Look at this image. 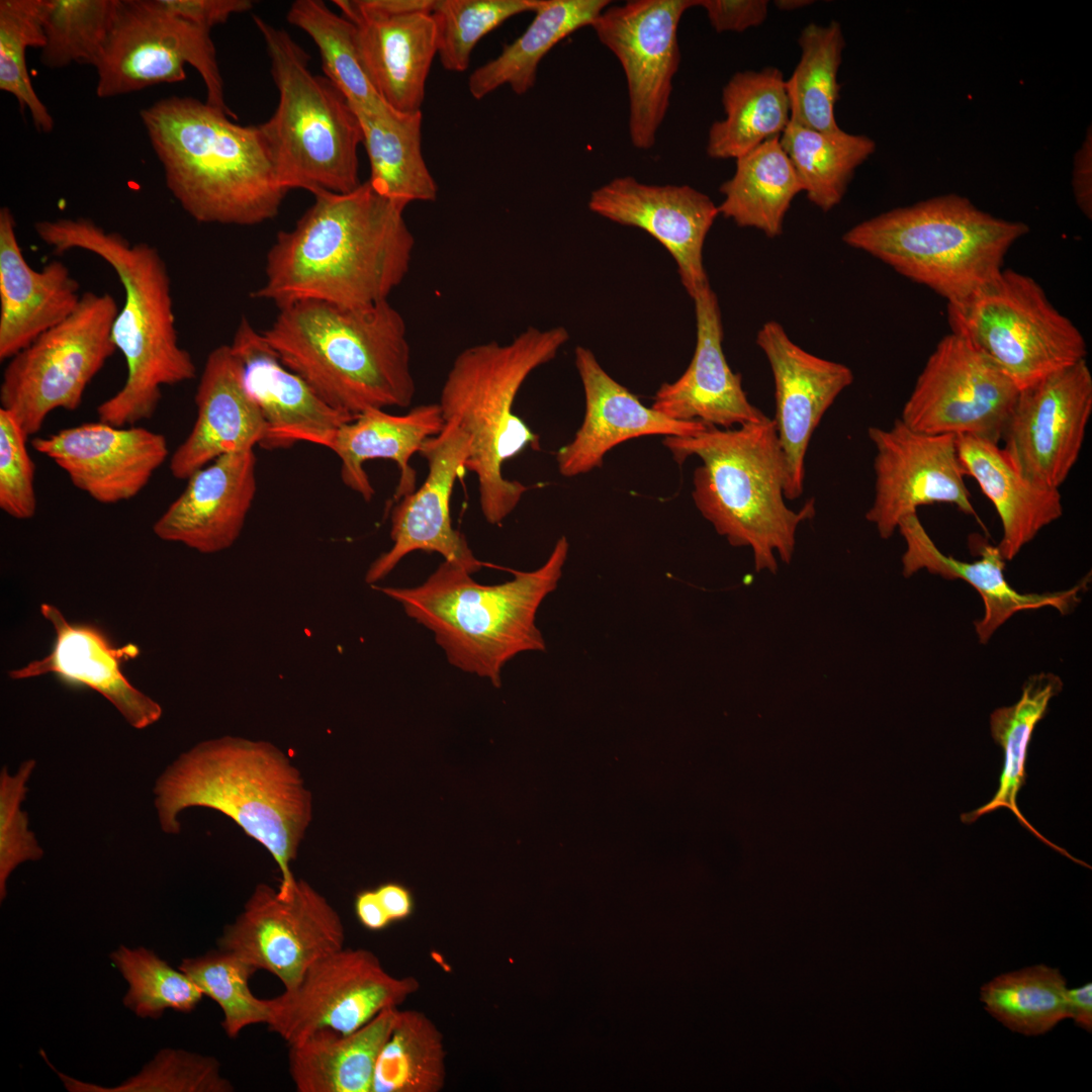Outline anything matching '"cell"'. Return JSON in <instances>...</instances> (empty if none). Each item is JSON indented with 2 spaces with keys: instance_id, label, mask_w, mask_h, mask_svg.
Wrapping results in <instances>:
<instances>
[{
  "instance_id": "38",
  "label": "cell",
  "mask_w": 1092,
  "mask_h": 1092,
  "mask_svg": "<svg viewBox=\"0 0 1092 1092\" xmlns=\"http://www.w3.org/2000/svg\"><path fill=\"white\" fill-rule=\"evenodd\" d=\"M1063 686L1061 677L1054 672L1032 674L1024 681L1020 699L1015 704L1000 707L991 713V736L1004 753L999 786L988 803L974 811L963 813L961 820L965 824H971L986 814L1006 808L1013 813L1022 827L1045 845L1074 862L1090 868L1042 836L1025 819L1017 806L1018 793L1026 781L1025 764L1034 728L1046 715L1051 700L1062 692Z\"/></svg>"
},
{
  "instance_id": "13",
  "label": "cell",
  "mask_w": 1092,
  "mask_h": 1092,
  "mask_svg": "<svg viewBox=\"0 0 1092 1092\" xmlns=\"http://www.w3.org/2000/svg\"><path fill=\"white\" fill-rule=\"evenodd\" d=\"M185 65L200 75L206 101L233 118L226 105L210 29L179 18L156 0H119L107 40L94 68L96 95L110 98L186 79Z\"/></svg>"
},
{
  "instance_id": "26",
  "label": "cell",
  "mask_w": 1092,
  "mask_h": 1092,
  "mask_svg": "<svg viewBox=\"0 0 1092 1092\" xmlns=\"http://www.w3.org/2000/svg\"><path fill=\"white\" fill-rule=\"evenodd\" d=\"M692 299L697 329L693 358L681 376L660 385L651 408L671 420L721 429L762 422L767 417L749 401L741 375L726 360L721 309L710 283Z\"/></svg>"
},
{
  "instance_id": "30",
  "label": "cell",
  "mask_w": 1092,
  "mask_h": 1092,
  "mask_svg": "<svg viewBox=\"0 0 1092 1092\" xmlns=\"http://www.w3.org/2000/svg\"><path fill=\"white\" fill-rule=\"evenodd\" d=\"M195 404L193 428L170 459L176 479H187L222 455L254 450L265 435L263 417L244 385L241 364L230 345L208 354Z\"/></svg>"
},
{
  "instance_id": "44",
  "label": "cell",
  "mask_w": 1092,
  "mask_h": 1092,
  "mask_svg": "<svg viewBox=\"0 0 1092 1092\" xmlns=\"http://www.w3.org/2000/svg\"><path fill=\"white\" fill-rule=\"evenodd\" d=\"M287 21L315 43L326 78L346 97L353 109L379 112L389 107L378 95L362 67L354 24L321 0H296Z\"/></svg>"
},
{
  "instance_id": "33",
  "label": "cell",
  "mask_w": 1092,
  "mask_h": 1092,
  "mask_svg": "<svg viewBox=\"0 0 1092 1092\" xmlns=\"http://www.w3.org/2000/svg\"><path fill=\"white\" fill-rule=\"evenodd\" d=\"M439 403L414 406L403 415L370 408L337 432L331 450L341 459V478L351 490L370 502L375 490L364 470V463L374 459L391 460L399 470L394 500L416 490L417 473L410 460L423 443L438 435L445 426Z\"/></svg>"
},
{
  "instance_id": "12",
  "label": "cell",
  "mask_w": 1092,
  "mask_h": 1092,
  "mask_svg": "<svg viewBox=\"0 0 1092 1092\" xmlns=\"http://www.w3.org/2000/svg\"><path fill=\"white\" fill-rule=\"evenodd\" d=\"M118 310L111 294L85 292L70 316L9 359L1 407L27 437L56 410L80 406L87 386L116 351L111 331Z\"/></svg>"
},
{
  "instance_id": "21",
  "label": "cell",
  "mask_w": 1092,
  "mask_h": 1092,
  "mask_svg": "<svg viewBox=\"0 0 1092 1092\" xmlns=\"http://www.w3.org/2000/svg\"><path fill=\"white\" fill-rule=\"evenodd\" d=\"M471 441L454 422L428 438L418 452L428 464V474L418 490L403 496L391 511L392 546L368 567L366 583L387 576L400 560L415 551L436 552L444 560L475 573L484 566L465 537L452 526L450 502L456 480L463 475Z\"/></svg>"
},
{
  "instance_id": "52",
  "label": "cell",
  "mask_w": 1092,
  "mask_h": 1092,
  "mask_svg": "<svg viewBox=\"0 0 1092 1092\" xmlns=\"http://www.w3.org/2000/svg\"><path fill=\"white\" fill-rule=\"evenodd\" d=\"M35 765L34 759H27L14 774L6 766L0 771V901L6 897L7 880L13 871L23 862L39 860L43 855V849L29 829L27 812L21 808Z\"/></svg>"
},
{
  "instance_id": "58",
  "label": "cell",
  "mask_w": 1092,
  "mask_h": 1092,
  "mask_svg": "<svg viewBox=\"0 0 1092 1092\" xmlns=\"http://www.w3.org/2000/svg\"><path fill=\"white\" fill-rule=\"evenodd\" d=\"M354 910L359 922L369 930H381L391 922L375 889L360 891L355 897Z\"/></svg>"
},
{
  "instance_id": "34",
  "label": "cell",
  "mask_w": 1092,
  "mask_h": 1092,
  "mask_svg": "<svg viewBox=\"0 0 1092 1092\" xmlns=\"http://www.w3.org/2000/svg\"><path fill=\"white\" fill-rule=\"evenodd\" d=\"M957 445L965 474L977 481L1000 519V554L1005 561L1012 560L1044 527L1061 518V493L1025 478L999 444L961 435Z\"/></svg>"
},
{
  "instance_id": "7",
  "label": "cell",
  "mask_w": 1092,
  "mask_h": 1092,
  "mask_svg": "<svg viewBox=\"0 0 1092 1092\" xmlns=\"http://www.w3.org/2000/svg\"><path fill=\"white\" fill-rule=\"evenodd\" d=\"M569 543L561 536L537 569L485 585L461 566L444 560L415 587H371L398 602L405 614L429 629L453 666L502 686V670L522 652L544 651L537 611L562 576Z\"/></svg>"
},
{
  "instance_id": "32",
  "label": "cell",
  "mask_w": 1092,
  "mask_h": 1092,
  "mask_svg": "<svg viewBox=\"0 0 1092 1092\" xmlns=\"http://www.w3.org/2000/svg\"><path fill=\"white\" fill-rule=\"evenodd\" d=\"M80 284L60 260L34 270L24 259L15 218L0 208V360H9L78 307Z\"/></svg>"
},
{
  "instance_id": "42",
  "label": "cell",
  "mask_w": 1092,
  "mask_h": 1092,
  "mask_svg": "<svg viewBox=\"0 0 1092 1092\" xmlns=\"http://www.w3.org/2000/svg\"><path fill=\"white\" fill-rule=\"evenodd\" d=\"M801 55L792 75L786 80L791 122L821 131H833L835 106L839 100L838 70L845 39L839 22L826 25L809 23L798 38Z\"/></svg>"
},
{
  "instance_id": "41",
  "label": "cell",
  "mask_w": 1092,
  "mask_h": 1092,
  "mask_svg": "<svg viewBox=\"0 0 1092 1092\" xmlns=\"http://www.w3.org/2000/svg\"><path fill=\"white\" fill-rule=\"evenodd\" d=\"M780 142L808 200L824 212L841 202L855 170L876 151L868 135L842 128L815 130L791 121Z\"/></svg>"
},
{
  "instance_id": "6",
  "label": "cell",
  "mask_w": 1092,
  "mask_h": 1092,
  "mask_svg": "<svg viewBox=\"0 0 1092 1092\" xmlns=\"http://www.w3.org/2000/svg\"><path fill=\"white\" fill-rule=\"evenodd\" d=\"M662 443L678 464L701 459L693 475L694 504L730 545L750 548L757 572L775 574L777 555L792 561L798 528L815 516V500L799 511L786 505L787 467L774 419L733 429L707 426Z\"/></svg>"
},
{
  "instance_id": "10",
  "label": "cell",
  "mask_w": 1092,
  "mask_h": 1092,
  "mask_svg": "<svg viewBox=\"0 0 1092 1092\" xmlns=\"http://www.w3.org/2000/svg\"><path fill=\"white\" fill-rule=\"evenodd\" d=\"M278 91L272 116L261 123L280 184L313 195L347 193L359 179V119L343 93L308 68L306 52L282 28L254 15Z\"/></svg>"
},
{
  "instance_id": "8",
  "label": "cell",
  "mask_w": 1092,
  "mask_h": 1092,
  "mask_svg": "<svg viewBox=\"0 0 1092 1092\" xmlns=\"http://www.w3.org/2000/svg\"><path fill=\"white\" fill-rule=\"evenodd\" d=\"M568 340L563 327H531L506 344L470 346L456 356L443 383L438 402L443 419L470 438L465 469L477 478L480 510L491 525L502 523L528 489L505 477V462L528 446L539 447L538 435L514 413L517 394L527 377L553 360Z\"/></svg>"
},
{
  "instance_id": "60",
  "label": "cell",
  "mask_w": 1092,
  "mask_h": 1092,
  "mask_svg": "<svg viewBox=\"0 0 1092 1092\" xmlns=\"http://www.w3.org/2000/svg\"><path fill=\"white\" fill-rule=\"evenodd\" d=\"M813 3L810 0H777L775 5L777 8L783 11H793L805 6H809Z\"/></svg>"
},
{
  "instance_id": "3",
  "label": "cell",
  "mask_w": 1092,
  "mask_h": 1092,
  "mask_svg": "<svg viewBox=\"0 0 1092 1092\" xmlns=\"http://www.w3.org/2000/svg\"><path fill=\"white\" fill-rule=\"evenodd\" d=\"M140 117L167 188L193 219L254 225L278 214L288 190L260 124H238L188 96L157 100Z\"/></svg>"
},
{
  "instance_id": "50",
  "label": "cell",
  "mask_w": 1092,
  "mask_h": 1092,
  "mask_svg": "<svg viewBox=\"0 0 1092 1092\" xmlns=\"http://www.w3.org/2000/svg\"><path fill=\"white\" fill-rule=\"evenodd\" d=\"M541 0H435L437 56L450 72H464L473 49L511 17L534 12Z\"/></svg>"
},
{
  "instance_id": "18",
  "label": "cell",
  "mask_w": 1092,
  "mask_h": 1092,
  "mask_svg": "<svg viewBox=\"0 0 1092 1092\" xmlns=\"http://www.w3.org/2000/svg\"><path fill=\"white\" fill-rule=\"evenodd\" d=\"M1091 414L1085 359L1019 390L1001 448L1025 478L1059 489L1079 459Z\"/></svg>"
},
{
  "instance_id": "59",
  "label": "cell",
  "mask_w": 1092,
  "mask_h": 1092,
  "mask_svg": "<svg viewBox=\"0 0 1092 1092\" xmlns=\"http://www.w3.org/2000/svg\"><path fill=\"white\" fill-rule=\"evenodd\" d=\"M1068 1018L1088 1032L1092 1031V984L1067 990Z\"/></svg>"
},
{
  "instance_id": "31",
  "label": "cell",
  "mask_w": 1092,
  "mask_h": 1092,
  "mask_svg": "<svg viewBox=\"0 0 1092 1092\" xmlns=\"http://www.w3.org/2000/svg\"><path fill=\"white\" fill-rule=\"evenodd\" d=\"M897 530L906 544L901 558L905 577L925 569L946 579H962L979 593L984 604V615L974 625L978 639L983 644L1017 612L1052 607L1067 615L1080 603V594L1087 588L1088 575L1069 589L1019 593L1004 576L1005 560L997 546L980 543V558L966 562L939 550L917 513L901 518Z\"/></svg>"
},
{
  "instance_id": "43",
  "label": "cell",
  "mask_w": 1092,
  "mask_h": 1092,
  "mask_svg": "<svg viewBox=\"0 0 1092 1092\" xmlns=\"http://www.w3.org/2000/svg\"><path fill=\"white\" fill-rule=\"evenodd\" d=\"M446 1082L444 1036L418 1010H399L378 1056L371 1092H439Z\"/></svg>"
},
{
  "instance_id": "47",
  "label": "cell",
  "mask_w": 1092,
  "mask_h": 1092,
  "mask_svg": "<svg viewBox=\"0 0 1092 1092\" xmlns=\"http://www.w3.org/2000/svg\"><path fill=\"white\" fill-rule=\"evenodd\" d=\"M178 969L220 1007L221 1026L230 1038L248 1026L269 1022L270 999L256 997L249 984L257 970L238 954L218 948L183 959Z\"/></svg>"
},
{
  "instance_id": "9",
  "label": "cell",
  "mask_w": 1092,
  "mask_h": 1092,
  "mask_svg": "<svg viewBox=\"0 0 1092 1092\" xmlns=\"http://www.w3.org/2000/svg\"><path fill=\"white\" fill-rule=\"evenodd\" d=\"M1028 230L946 194L858 222L842 241L956 303L1003 270L1007 252Z\"/></svg>"
},
{
  "instance_id": "24",
  "label": "cell",
  "mask_w": 1092,
  "mask_h": 1092,
  "mask_svg": "<svg viewBox=\"0 0 1092 1092\" xmlns=\"http://www.w3.org/2000/svg\"><path fill=\"white\" fill-rule=\"evenodd\" d=\"M588 208L657 240L673 257L691 298L709 284L703 249L719 209L707 194L689 185H651L622 176L594 190Z\"/></svg>"
},
{
  "instance_id": "19",
  "label": "cell",
  "mask_w": 1092,
  "mask_h": 1092,
  "mask_svg": "<svg viewBox=\"0 0 1092 1092\" xmlns=\"http://www.w3.org/2000/svg\"><path fill=\"white\" fill-rule=\"evenodd\" d=\"M868 436L876 456L875 493L866 519L881 538H890L901 518L917 513L920 506L948 504L977 516L956 435L919 433L896 419L889 429L870 427Z\"/></svg>"
},
{
  "instance_id": "36",
  "label": "cell",
  "mask_w": 1092,
  "mask_h": 1092,
  "mask_svg": "<svg viewBox=\"0 0 1092 1092\" xmlns=\"http://www.w3.org/2000/svg\"><path fill=\"white\" fill-rule=\"evenodd\" d=\"M610 4L609 0H541L526 30L470 74L469 93L481 99L508 85L517 95L526 94L534 87L538 66L550 50L574 31L592 26Z\"/></svg>"
},
{
  "instance_id": "2",
  "label": "cell",
  "mask_w": 1092,
  "mask_h": 1092,
  "mask_svg": "<svg viewBox=\"0 0 1092 1092\" xmlns=\"http://www.w3.org/2000/svg\"><path fill=\"white\" fill-rule=\"evenodd\" d=\"M153 793L168 834L180 832L178 816L190 807L230 817L272 855L281 875L277 893L291 898L297 881L291 863L312 819V795L281 749L238 736L201 741L166 767Z\"/></svg>"
},
{
  "instance_id": "14",
  "label": "cell",
  "mask_w": 1092,
  "mask_h": 1092,
  "mask_svg": "<svg viewBox=\"0 0 1092 1092\" xmlns=\"http://www.w3.org/2000/svg\"><path fill=\"white\" fill-rule=\"evenodd\" d=\"M420 988L413 976L389 974L365 948L343 947L316 961L292 989L270 999L269 1030L287 1043L331 1029L351 1033Z\"/></svg>"
},
{
  "instance_id": "51",
  "label": "cell",
  "mask_w": 1092,
  "mask_h": 1092,
  "mask_svg": "<svg viewBox=\"0 0 1092 1092\" xmlns=\"http://www.w3.org/2000/svg\"><path fill=\"white\" fill-rule=\"evenodd\" d=\"M69 1091L75 1092H231L233 1084L220 1075L213 1057L183 1050L165 1049L135 1076L112 1088L75 1080L59 1073Z\"/></svg>"
},
{
  "instance_id": "53",
  "label": "cell",
  "mask_w": 1092,
  "mask_h": 1092,
  "mask_svg": "<svg viewBox=\"0 0 1092 1092\" xmlns=\"http://www.w3.org/2000/svg\"><path fill=\"white\" fill-rule=\"evenodd\" d=\"M27 436L14 416L0 408V509L17 520L31 519L36 512L34 464Z\"/></svg>"
},
{
  "instance_id": "4",
  "label": "cell",
  "mask_w": 1092,
  "mask_h": 1092,
  "mask_svg": "<svg viewBox=\"0 0 1092 1092\" xmlns=\"http://www.w3.org/2000/svg\"><path fill=\"white\" fill-rule=\"evenodd\" d=\"M278 309L263 337L330 405L354 418L411 405L406 325L388 300L355 307L297 300Z\"/></svg>"
},
{
  "instance_id": "57",
  "label": "cell",
  "mask_w": 1092,
  "mask_h": 1092,
  "mask_svg": "<svg viewBox=\"0 0 1092 1092\" xmlns=\"http://www.w3.org/2000/svg\"><path fill=\"white\" fill-rule=\"evenodd\" d=\"M1073 188L1079 207L1084 214L1091 217V135L1076 157Z\"/></svg>"
},
{
  "instance_id": "25",
  "label": "cell",
  "mask_w": 1092,
  "mask_h": 1092,
  "mask_svg": "<svg viewBox=\"0 0 1092 1092\" xmlns=\"http://www.w3.org/2000/svg\"><path fill=\"white\" fill-rule=\"evenodd\" d=\"M230 346L265 423L262 448L307 442L330 449L338 430L355 419L330 405L289 369L247 318L240 322Z\"/></svg>"
},
{
  "instance_id": "49",
  "label": "cell",
  "mask_w": 1092,
  "mask_h": 1092,
  "mask_svg": "<svg viewBox=\"0 0 1092 1092\" xmlns=\"http://www.w3.org/2000/svg\"><path fill=\"white\" fill-rule=\"evenodd\" d=\"M110 960L128 983L123 1004L142 1018H160L164 1011H193L204 996L181 970H175L153 950L120 945Z\"/></svg>"
},
{
  "instance_id": "29",
  "label": "cell",
  "mask_w": 1092,
  "mask_h": 1092,
  "mask_svg": "<svg viewBox=\"0 0 1092 1092\" xmlns=\"http://www.w3.org/2000/svg\"><path fill=\"white\" fill-rule=\"evenodd\" d=\"M254 450L222 455L187 478L181 494L153 526L161 540L203 554L230 548L239 538L257 491Z\"/></svg>"
},
{
  "instance_id": "40",
  "label": "cell",
  "mask_w": 1092,
  "mask_h": 1092,
  "mask_svg": "<svg viewBox=\"0 0 1092 1092\" xmlns=\"http://www.w3.org/2000/svg\"><path fill=\"white\" fill-rule=\"evenodd\" d=\"M719 191L724 195L719 214L774 239L783 233L785 216L803 189L776 138L737 158L733 176Z\"/></svg>"
},
{
  "instance_id": "1",
  "label": "cell",
  "mask_w": 1092,
  "mask_h": 1092,
  "mask_svg": "<svg viewBox=\"0 0 1092 1092\" xmlns=\"http://www.w3.org/2000/svg\"><path fill=\"white\" fill-rule=\"evenodd\" d=\"M405 205L368 181L347 193L324 192L268 251L264 283L254 292L277 306L321 300L364 306L388 300L405 278L415 238Z\"/></svg>"
},
{
  "instance_id": "56",
  "label": "cell",
  "mask_w": 1092,
  "mask_h": 1092,
  "mask_svg": "<svg viewBox=\"0 0 1092 1092\" xmlns=\"http://www.w3.org/2000/svg\"><path fill=\"white\" fill-rule=\"evenodd\" d=\"M375 891L390 921L403 920L413 913L414 897L404 885L386 882L379 885Z\"/></svg>"
},
{
  "instance_id": "46",
  "label": "cell",
  "mask_w": 1092,
  "mask_h": 1092,
  "mask_svg": "<svg viewBox=\"0 0 1092 1092\" xmlns=\"http://www.w3.org/2000/svg\"><path fill=\"white\" fill-rule=\"evenodd\" d=\"M51 0L0 1V89L28 110L34 127L50 133L55 120L36 94L26 67V50L46 44L44 20Z\"/></svg>"
},
{
  "instance_id": "27",
  "label": "cell",
  "mask_w": 1092,
  "mask_h": 1092,
  "mask_svg": "<svg viewBox=\"0 0 1092 1092\" xmlns=\"http://www.w3.org/2000/svg\"><path fill=\"white\" fill-rule=\"evenodd\" d=\"M40 614L54 630L53 648L46 656L10 670L11 679L56 674L101 695L135 729L160 720L163 711L159 703L132 686L121 668L140 654L136 645H115L97 626L71 623L52 604L42 603Z\"/></svg>"
},
{
  "instance_id": "17",
  "label": "cell",
  "mask_w": 1092,
  "mask_h": 1092,
  "mask_svg": "<svg viewBox=\"0 0 1092 1092\" xmlns=\"http://www.w3.org/2000/svg\"><path fill=\"white\" fill-rule=\"evenodd\" d=\"M696 0H632L609 5L594 21L598 39L618 59L629 98V135L651 149L668 110L680 64L677 28Z\"/></svg>"
},
{
  "instance_id": "22",
  "label": "cell",
  "mask_w": 1092,
  "mask_h": 1092,
  "mask_svg": "<svg viewBox=\"0 0 1092 1092\" xmlns=\"http://www.w3.org/2000/svg\"><path fill=\"white\" fill-rule=\"evenodd\" d=\"M755 342L774 377V421L787 467L784 494L793 500L804 491L805 457L813 433L854 377L848 366L801 348L776 321L762 325Z\"/></svg>"
},
{
  "instance_id": "54",
  "label": "cell",
  "mask_w": 1092,
  "mask_h": 1092,
  "mask_svg": "<svg viewBox=\"0 0 1092 1092\" xmlns=\"http://www.w3.org/2000/svg\"><path fill=\"white\" fill-rule=\"evenodd\" d=\"M702 7L713 29L717 32H741L755 27L766 19V0H696Z\"/></svg>"
},
{
  "instance_id": "55",
  "label": "cell",
  "mask_w": 1092,
  "mask_h": 1092,
  "mask_svg": "<svg viewBox=\"0 0 1092 1092\" xmlns=\"http://www.w3.org/2000/svg\"><path fill=\"white\" fill-rule=\"evenodd\" d=\"M171 14L196 25L211 29L235 14L252 10L251 0H156Z\"/></svg>"
},
{
  "instance_id": "11",
  "label": "cell",
  "mask_w": 1092,
  "mask_h": 1092,
  "mask_svg": "<svg viewBox=\"0 0 1092 1092\" xmlns=\"http://www.w3.org/2000/svg\"><path fill=\"white\" fill-rule=\"evenodd\" d=\"M951 333L967 340L1019 389L1086 359L1079 329L1030 276L1003 269L968 298L947 303Z\"/></svg>"
},
{
  "instance_id": "16",
  "label": "cell",
  "mask_w": 1092,
  "mask_h": 1092,
  "mask_svg": "<svg viewBox=\"0 0 1092 1092\" xmlns=\"http://www.w3.org/2000/svg\"><path fill=\"white\" fill-rule=\"evenodd\" d=\"M345 927L337 910L310 884L298 879L289 899L258 884L235 921L223 928L219 948L232 951L257 971L294 988L316 961L345 946Z\"/></svg>"
},
{
  "instance_id": "20",
  "label": "cell",
  "mask_w": 1092,
  "mask_h": 1092,
  "mask_svg": "<svg viewBox=\"0 0 1092 1092\" xmlns=\"http://www.w3.org/2000/svg\"><path fill=\"white\" fill-rule=\"evenodd\" d=\"M355 26L359 58L381 99L401 113L422 111L437 56L435 0H334Z\"/></svg>"
},
{
  "instance_id": "39",
  "label": "cell",
  "mask_w": 1092,
  "mask_h": 1092,
  "mask_svg": "<svg viewBox=\"0 0 1092 1092\" xmlns=\"http://www.w3.org/2000/svg\"><path fill=\"white\" fill-rule=\"evenodd\" d=\"M363 134L373 189L407 206L435 201L438 186L422 152V111L401 113L390 107L379 112L354 109Z\"/></svg>"
},
{
  "instance_id": "35",
  "label": "cell",
  "mask_w": 1092,
  "mask_h": 1092,
  "mask_svg": "<svg viewBox=\"0 0 1092 1092\" xmlns=\"http://www.w3.org/2000/svg\"><path fill=\"white\" fill-rule=\"evenodd\" d=\"M398 1007L381 1011L359 1029H323L289 1044L288 1070L298 1092H371L380 1051Z\"/></svg>"
},
{
  "instance_id": "45",
  "label": "cell",
  "mask_w": 1092,
  "mask_h": 1092,
  "mask_svg": "<svg viewBox=\"0 0 1092 1092\" xmlns=\"http://www.w3.org/2000/svg\"><path fill=\"white\" fill-rule=\"evenodd\" d=\"M1066 979L1036 965L1002 974L981 988L985 1009L1012 1031L1039 1035L1068 1018Z\"/></svg>"
},
{
  "instance_id": "5",
  "label": "cell",
  "mask_w": 1092,
  "mask_h": 1092,
  "mask_svg": "<svg viewBox=\"0 0 1092 1092\" xmlns=\"http://www.w3.org/2000/svg\"><path fill=\"white\" fill-rule=\"evenodd\" d=\"M34 231L54 252H90L116 273L124 302L111 337L124 358L126 377L117 392L97 406V416L116 427L151 419L163 386L196 376L191 354L179 344L171 279L159 250L144 242L131 244L119 233L107 232L86 217L36 221Z\"/></svg>"
},
{
  "instance_id": "28",
  "label": "cell",
  "mask_w": 1092,
  "mask_h": 1092,
  "mask_svg": "<svg viewBox=\"0 0 1092 1092\" xmlns=\"http://www.w3.org/2000/svg\"><path fill=\"white\" fill-rule=\"evenodd\" d=\"M585 412L573 439L556 453L559 473L573 477L603 465L605 455L619 444L645 436L690 437L707 426L666 418L645 406L625 386L611 377L594 353L582 346L574 350Z\"/></svg>"
},
{
  "instance_id": "15",
  "label": "cell",
  "mask_w": 1092,
  "mask_h": 1092,
  "mask_svg": "<svg viewBox=\"0 0 1092 1092\" xmlns=\"http://www.w3.org/2000/svg\"><path fill=\"white\" fill-rule=\"evenodd\" d=\"M1019 389L967 340L950 333L928 357L900 420L929 435L999 444Z\"/></svg>"
},
{
  "instance_id": "48",
  "label": "cell",
  "mask_w": 1092,
  "mask_h": 1092,
  "mask_svg": "<svg viewBox=\"0 0 1092 1092\" xmlns=\"http://www.w3.org/2000/svg\"><path fill=\"white\" fill-rule=\"evenodd\" d=\"M119 0H51L44 20L40 63L49 69L95 66L111 29Z\"/></svg>"
},
{
  "instance_id": "37",
  "label": "cell",
  "mask_w": 1092,
  "mask_h": 1092,
  "mask_svg": "<svg viewBox=\"0 0 1092 1092\" xmlns=\"http://www.w3.org/2000/svg\"><path fill=\"white\" fill-rule=\"evenodd\" d=\"M725 117L712 123L707 155L737 159L781 138L791 121L786 79L778 68L735 73L722 89Z\"/></svg>"
},
{
  "instance_id": "23",
  "label": "cell",
  "mask_w": 1092,
  "mask_h": 1092,
  "mask_svg": "<svg viewBox=\"0 0 1092 1092\" xmlns=\"http://www.w3.org/2000/svg\"><path fill=\"white\" fill-rule=\"evenodd\" d=\"M31 446L63 469L75 487L105 505L136 496L169 455L164 435L101 421L34 437Z\"/></svg>"
}]
</instances>
